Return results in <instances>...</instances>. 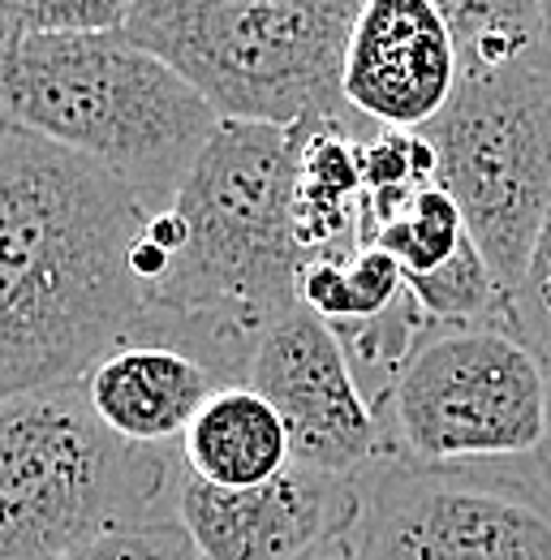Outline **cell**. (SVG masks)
Instances as JSON below:
<instances>
[{"label": "cell", "instance_id": "1", "mask_svg": "<svg viewBox=\"0 0 551 560\" xmlns=\"http://www.w3.org/2000/svg\"><path fill=\"white\" fill-rule=\"evenodd\" d=\"M151 203L66 147L0 135V401L82 384L146 337L134 242Z\"/></svg>", "mask_w": 551, "mask_h": 560}, {"label": "cell", "instance_id": "2", "mask_svg": "<svg viewBox=\"0 0 551 560\" xmlns=\"http://www.w3.org/2000/svg\"><path fill=\"white\" fill-rule=\"evenodd\" d=\"M302 130L220 121L173 208L186 246L146 293V337L246 384L259 341L297 311L306 255L293 229Z\"/></svg>", "mask_w": 551, "mask_h": 560}, {"label": "cell", "instance_id": "3", "mask_svg": "<svg viewBox=\"0 0 551 560\" xmlns=\"http://www.w3.org/2000/svg\"><path fill=\"white\" fill-rule=\"evenodd\" d=\"M4 126L66 147L168 208L215 139L207 100L126 31L31 35L0 61Z\"/></svg>", "mask_w": 551, "mask_h": 560}, {"label": "cell", "instance_id": "4", "mask_svg": "<svg viewBox=\"0 0 551 560\" xmlns=\"http://www.w3.org/2000/svg\"><path fill=\"white\" fill-rule=\"evenodd\" d=\"M186 462L138 448L86 384L0 401V560H61L108 535L177 522Z\"/></svg>", "mask_w": 551, "mask_h": 560}, {"label": "cell", "instance_id": "5", "mask_svg": "<svg viewBox=\"0 0 551 560\" xmlns=\"http://www.w3.org/2000/svg\"><path fill=\"white\" fill-rule=\"evenodd\" d=\"M357 0H134L126 35L181 73L220 121L337 126Z\"/></svg>", "mask_w": 551, "mask_h": 560}, {"label": "cell", "instance_id": "6", "mask_svg": "<svg viewBox=\"0 0 551 560\" xmlns=\"http://www.w3.org/2000/svg\"><path fill=\"white\" fill-rule=\"evenodd\" d=\"M388 453L435 470L551 457V384L508 328H435L384 401Z\"/></svg>", "mask_w": 551, "mask_h": 560}, {"label": "cell", "instance_id": "7", "mask_svg": "<svg viewBox=\"0 0 551 560\" xmlns=\"http://www.w3.org/2000/svg\"><path fill=\"white\" fill-rule=\"evenodd\" d=\"M422 135L439 155V186L457 199L500 289L513 293L551 215L548 48L513 70L466 73Z\"/></svg>", "mask_w": 551, "mask_h": 560}, {"label": "cell", "instance_id": "8", "mask_svg": "<svg viewBox=\"0 0 551 560\" xmlns=\"http://www.w3.org/2000/svg\"><path fill=\"white\" fill-rule=\"evenodd\" d=\"M353 560H551V457L435 470L379 457L357 475Z\"/></svg>", "mask_w": 551, "mask_h": 560}, {"label": "cell", "instance_id": "9", "mask_svg": "<svg viewBox=\"0 0 551 560\" xmlns=\"http://www.w3.org/2000/svg\"><path fill=\"white\" fill-rule=\"evenodd\" d=\"M246 384L272 401L289 427L293 466L324 475H362L388 453V431L371 410L341 337L297 306L259 341Z\"/></svg>", "mask_w": 551, "mask_h": 560}, {"label": "cell", "instance_id": "10", "mask_svg": "<svg viewBox=\"0 0 551 560\" xmlns=\"http://www.w3.org/2000/svg\"><path fill=\"white\" fill-rule=\"evenodd\" d=\"M357 513V475L289 466L259 488H211L190 470L177 488V522L199 560H310L341 552Z\"/></svg>", "mask_w": 551, "mask_h": 560}, {"label": "cell", "instance_id": "11", "mask_svg": "<svg viewBox=\"0 0 551 560\" xmlns=\"http://www.w3.org/2000/svg\"><path fill=\"white\" fill-rule=\"evenodd\" d=\"M461 82L457 44L435 0H366L349 39L344 104L379 130H426Z\"/></svg>", "mask_w": 551, "mask_h": 560}, {"label": "cell", "instance_id": "12", "mask_svg": "<svg viewBox=\"0 0 551 560\" xmlns=\"http://www.w3.org/2000/svg\"><path fill=\"white\" fill-rule=\"evenodd\" d=\"M82 384L95 415L138 448H168L173 440H186L199 410L228 388L203 358L160 341L113 350Z\"/></svg>", "mask_w": 551, "mask_h": 560}, {"label": "cell", "instance_id": "13", "mask_svg": "<svg viewBox=\"0 0 551 560\" xmlns=\"http://www.w3.org/2000/svg\"><path fill=\"white\" fill-rule=\"evenodd\" d=\"M186 470L211 488H259L293 466L289 427L250 384L220 388L181 440Z\"/></svg>", "mask_w": 551, "mask_h": 560}, {"label": "cell", "instance_id": "14", "mask_svg": "<svg viewBox=\"0 0 551 560\" xmlns=\"http://www.w3.org/2000/svg\"><path fill=\"white\" fill-rule=\"evenodd\" d=\"M371 121H337L306 126L302 160H297V199L293 229L306 259H349L362 250V164L357 142Z\"/></svg>", "mask_w": 551, "mask_h": 560}, {"label": "cell", "instance_id": "15", "mask_svg": "<svg viewBox=\"0 0 551 560\" xmlns=\"http://www.w3.org/2000/svg\"><path fill=\"white\" fill-rule=\"evenodd\" d=\"M406 268L379 246H362L349 259H306L297 277V306L319 315L332 332L371 324L406 298Z\"/></svg>", "mask_w": 551, "mask_h": 560}, {"label": "cell", "instance_id": "16", "mask_svg": "<svg viewBox=\"0 0 551 560\" xmlns=\"http://www.w3.org/2000/svg\"><path fill=\"white\" fill-rule=\"evenodd\" d=\"M444 18L457 44L461 78L513 70L548 48L543 0H448Z\"/></svg>", "mask_w": 551, "mask_h": 560}, {"label": "cell", "instance_id": "17", "mask_svg": "<svg viewBox=\"0 0 551 560\" xmlns=\"http://www.w3.org/2000/svg\"><path fill=\"white\" fill-rule=\"evenodd\" d=\"M435 328H508V293L486 268L474 237L431 277H406Z\"/></svg>", "mask_w": 551, "mask_h": 560}, {"label": "cell", "instance_id": "18", "mask_svg": "<svg viewBox=\"0 0 551 560\" xmlns=\"http://www.w3.org/2000/svg\"><path fill=\"white\" fill-rule=\"evenodd\" d=\"M466 237H470V229H466L457 199L435 182V186L418 190L410 203L371 237V246L392 255L406 268V277H431L461 250Z\"/></svg>", "mask_w": 551, "mask_h": 560}, {"label": "cell", "instance_id": "19", "mask_svg": "<svg viewBox=\"0 0 551 560\" xmlns=\"http://www.w3.org/2000/svg\"><path fill=\"white\" fill-rule=\"evenodd\" d=\"M508 332L535 353L551 384V215L539 229L517 289L508 293Z\"/></svg>", "mask_w": 551, "mask_h": 560}, {"label": "cell", "instance_id": "20", "mask_svg": "<svg viewBox=\"0 0 551 560\" xmlns=\"http://www.w3.org/2000/svg\"><path fill=\"white\" fill-rule=\"evenodd\" d=\"M61 560H199L190 535L181 530V522H155V526H138L108 535L91 548H78Z\"/></svg>", "mask_w": 551, "mask_h": 560}, {"label": "cell", "instance_id": "21", "mask_svg": "<svg viewBox=\"0 0 551 560\" xmlns=\"http://www.w3.org/2000/svg\"><path fill=\"white\" fill-rule=\"evenodd\" d=\"M22 39H31L26 0H0V61H4Z\"/></svg>", "mask_w": 551, "mask_h": 560}, {"label": "cell", "instance_id": "22", "mask_svg": "<svg viewBox=\"0 0 551 560\" xmlns=\"http://www.w3.org/2000/svg\"><path fill=\"white\" fill-rule=\"evenodd\" d=\"M543 35H548V57H551V0H543Z\"/></svg>", "mask_w": 551, "mask_h": 560}, {"label": "cell", "instance_id": "23", "mask_svg": "<svg viewBox=\"0 0 551 560\" xmlns=\"http://www.w3.org/2000/svg\"><path fill=\"white\" fill-rule=\"evenodd\" d=\"M310 560H353V557H349V552L341 548V552H324V557H310Z\"/></svg>", "mask_w": 551, "mask_h": 560}, {"label": "cell", "instance_id": "24", "mask_svg": "<svg viewBox=\"0 0 551 560\" xmlns=\"http://www.w3.org/2000/svg\"><path fill=\"white\" fill-rule=\"evenodd\" d=\"M0 135H4V117H0Z\"/></svg>", "mask_w": 551, "mask_h": 560}]
</instances>
